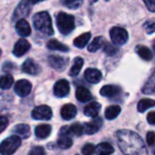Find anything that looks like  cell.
I'll return each mask as SVG.
<instances>
[{"instance_id":"obj_1","label":"cell","mask_w":155,"mask_h":155,"mask_svg":"<svg viewBox=\"0 0 155 155\" xmlns=\"http://www.w3.org/2000/svg\"><path fill=\"white\" fill-rule=\"evenodd\" d=\"M117 141L124 155H148L143 140L132 130H119L117 132Z\"/></svg>"},{"instance_id":"obj_2","label":"cell","mask_w":155,"mask_h":155,"mask_svg":"<svg viewBox=\"0 0 155 155\" xmlns=\"http://www.w3.org/2000/svg\"><path fill=\"white\" fill-rule=\"evenodd\" d=\"M33 24L36 29L46 35L51 36L54 34L50 16L46 11L37 13L33 18Z\"/></svg>"},{"instance_id":"obj_3","label":"cell","mask_w":155,"mask_h":155,"mask_svg":"<svg viewBox=\"0 0 155 155\" xmlns=\"http://www.w3.org/2000/svg\"><path fill=\"white\" fill-rule=\"evenodd\" d=\"M57 26L59 32L63 35H68L75 28V18L72 15L60 12L58 14L57 18Z\"/></svg>"},{"instance_id":"obj_4","label":"cell","mask_w":155,"mask_h":155,"mask_svg":"<svg viewBox=\"0 0 155 155\" xmlns=\"http://www.w3.org/2000/svg\"><path fill=\"white\" fill-rule=\"evenodd\" d=\"M21 145V138L18 135H13L4 140L0 144V154L12 155Z\"/></svg>"},{"instance_id":"obj_5","label":"cell","mask_w":155,"mask_h":155,"mask_svg":"<svg viewBox=\"0 0 155 155\" xmlns=\"http://www.w3.org/2000/svg\"><path fill=\"white\" fill-rule=\"evenodd\" d=\"M110 38L113 44L117 46L124 45L128 41V38H129L128 32L124 28H120V27L112 28L110 31Z\"/></svg>"},{"instance_id":"obj_6","label":"cell","mask_w":155,"mask_h":155,"mask_svg":"<svg viewBox=\"0 0 155 155\" xmlns=\"http://www.w3.org/2000/svg\"><path fill=\"white\" fill-rule=\"evenodd\" d=\"M32 118L40 120H48L52 118V110L47 105H40L32 110Z\"/></svg>"},{"instance_id":"obj_7","label":"cell","mask_w":155,"mask_h":155,"mask_svg":"<svg viewBox=\"0 0 155 155\" xmlns=\"http://www.w3.org/2000/svg\"><path fill=\"white\" fill-rule=\"evenodd\" d=\"M72 139L70 138L69 127L64 126L59 131V137L58 139V145L61 149H68L72 146Z\"/></svg>"},{"instance_id":"obj_8","label":"cell","mask_w":155,"mask_h":155,"mask_svg":"<svg viewBox=\"0 0 155 155\" xmlns=\"http://www.w3.org/2000/svg\"><path fill=\"white\" fill-rule=\"evenodd\" d=\"M54 95L58 98H64L69 93V83L66 80H59L54 85Z\"/></svg>"},{"instance_id":"obj_9","label":"cell","mask_w":155,"mask_h":155,"mask_svg":"<svg viewBox=\"0 0 155 155\" xmlns=\"http://www.w3.org/2000/svg\"><path fill=\"white\" fill-rule=\"evenodd\" d=\"M32 90V84L28 80H20L15 84V92L19 97L28 96Z\"/></svg>"},{"instance_id":"obj_10","label":"cell","mask_w":155,"mask_h":155,"mask_svg":"<svg viewBox=\"0 0 155 155\" xmlns=\"http://www.w3.org/2000/svg\"><path fill=\"white\" fill-rule=\"evenodd\" d=\"M68 63V58H65L63 57H59V56H55V55H51L48 57V64L51 68H53L54 69L58 70V71H62L66 68L67 65Z\"/></svg>"},{"instance_id":"obj_11","label":"cell","mask_w":155,"mask_h":155,"mask_svg":"<svg viewBox=\"0 0 155 155\" xmlns=\"http://www.w3.org/2000/svg\"><path fill=\"white\" fill-rule=\"evenodd\" d=\"M30 6L31 4L28 2L27 0H22L20 4L18 6L17 9L15 10L14 16H13V20H19L21 18H24L28 16L30 12Z\"/></svg>"},{"instance_id":"obj_12","label":"cell","mask_w":155,"mask_h":155,"mask_svg":"<svg viewBox=\"0 0 155 155\" xmlns=\"http://www.w3.org/2000/svg\"><path fill=\"white\" fill-rule=\"evenodd\" d=\"M30 49V44L29 42L25 38H20L14 46L13 48V54L16 57H22L24 56L28 50Z\"/></svg>"},{"instance_id":"obj_13","label":"cell","mask_w":155,"mask_h":155,"mask_svg":"<svg viewBox=\"0 0 155 155\" xmlns=\"http://www.w3.org/2000/svg\"><path fill=\"white\" fill-rule=\"evenodd\" d=\"M102 126V120L100 117H95L94 120H92L91 122H87L83 125L84 128V133L86 134H94L97 131H99V130L101 128Z\"/></svg>"},{"instance_id":"obj_14","label":"cell","mask_w":155,"mask_h":155,"mask_svg":"<svg viewBox=\"0 0 155 155\" xmlns=\"http://www.w3.org/2000/svg\"><path fill=\"white\" fill-rule=\"evenodd\" d=\"M22 70H23V72L29 74V75H38L41 71V68H40L39 65L38 63H36L33 59L28 58L23 63Z\"/></svg>"},{"instance_id":"obj_15","label":"cell","mask_w":155,"mask_h":155,"mask_svg":"<svg viewBox=\"0 0 155 155\" xmlns=\"http://www.w3.org/2000/svg\"><path fill=\"white\" fill-rule=\"evenodd\" d=\"M84 76H85L86 81H89L90 83H92V84L99 83L102 79L101 72L97 68H88V69H86Z\"/></svg>"},{"instance_id":"obj_16","label":"cell","mask_w":155,"mask_h":155,"mask_svg":"<svg viewBox=\"0 0 155 155\" xmlns=\"http://www.w3.org/2000/svg\"><path fill=\"white\" fill-rule=\"evenodd\" d=\"M16 30H17V33L20 37H23V38L28 37L31 33L30 26L28 23V21L24 18L18 20V22L16 24Z\"/></svg>"},{"instance_id":"obj_17","label":"cell","mask_w":155,"mask_h":155,"mask_svg":"<svg viewBox=\"0 0 155 155\" xmlns=\"http://www.w3.org/2000/svg\"><path fill=\"white\" fill-rule=\"evenodd\" d=\"M120 92H121L120 88L115 85H106V86H103L101 90V96L107 97V98H114L118 96Z\"/></svg>"},{"instance_id":"obj_18","label":"cell","mask_w":155,"mask_h":155,"mask_svg":"<svg viewBox=\"0 0 155 155\" xmlns=\"http://www.w3.org/2000/svg\"><path fill=\"white\" fill-rule=\"evenodd\" d=\"M61 117L66 120H72L77 114V108L73 104H66L61 108Z\"/></svg>"},{"instance_id":"obj_19","label":"cell","mask_w":155,"mask_h":155,"mask_svg":"<svg viewBox=\"0 0 155 155\" xmlns=\"http://www.w3.org/2000/svg\"><path fill=\"white\" fill-rule=\"evenodd\" d=\"M101 109V105L99 102L93 101V102L89 103L85 107V109H84V114L86 116H89V117H91V118H95V117L98 116Z\"/></svg>"},{"instance_id":"obj_20","label":"cell","mask_w":155,"mask_h":155,"mask_svg":"<svg viewBox=\"0 0 155 155\" xmlns=\"http://www.w3.org/2000/svg\"><path fill=\"white\" fill-rule=\"evenodd\" d=\"M76 97L78 99V101L81 102H88L89 101H91L92 99L91 93L90 92V91L84 87H79L76 91Z\"/></svg>"},{"instance_id":"obj_21","label":"cell","mask_w":155,"mask_h":155,"mask_svg":"<svg viewBox=\"0 0 155 155\" xmlns=\"http://www.w3.org/2000/svg\"><path fill=\"white\" fill-rule=\"evenodd\" d=\"M51 133V126L48 124H40L36 127L35 134L39 139H46Z\"/></svg>"},{"instance_id":"obj_22","label":"cell","mask_w":155,"mask_h":155,"mask_svg":"<svg viewBox=\"0 0 155 155\" xmlns=\"http://www.w3.org/2000/svg\"><path fill=\"white\" fill-rule=\"evenodd\" d=\"M142 92L144 94H153L155 93V69L150 76L148 81L142 88Z\"/></svg>"},{"instance_id":"obj_23","label":"cell","mask_w":155,"mask_h":155,"mask_svg":"<svg viewBox=\"0 0 155 155\" xmlns=\"http://www.w3.org/2000/svg\"><path fill=\"white\" fill-rule=\"evenodd\" d=\"M91 38V32H86L81 36L78 37L75 40H74V45L75 47L79 48H83L86 47V45L88 44L89 40Z\"/></svg>"},{"instance_id":"obj_24","label":"cell","mask_w":155,"mask_h":155,"mask_svg":"<svg viewBox=\"0 0 155 155\" xmlns=\"http://www.w3.org/2000/svg\"><path fill=\"white\" fill-rule=\"evenodd\" d=\"M83 64H84V60L81 57H78L74 59V63L69 70V75L71 77H75V76H78L80 73V71L81 70L82 67H83Z\"/></svg>"},{"instance_id":"obj_25","label":"cell","mask_w":155,"mask_h":155,"mask_svg":"<svg viewBox=\"0 0 155 155\" xmlns=\"http://www.w3.org/2000/svg\"><path fill=\"white\" fill-rule=\"evenodd\" d=\"M113 151L114 148L108 142H101L96 147V153L99 155H110Z\"/></svg>"},{"instance_id":"obj_26","label":"cell","mask_w":155,"mask_h":155,"mask_svg":"<svg viewBox=\"0 0 155 155\" xmlns=\"http://www.w3.org/2000/svg\"><path fill=\"white\" fill-rule=\"evenodd\" d=\"M13 130L19 137L28 138L30 135V127L28 124H18L14 127Z\"/></svg>"},{"instance_id":"obj_27","label":"cell","mask_w":155,"mask_h":155,"mask_svg":"<svg viewBox=\"0 0 155 155\" xmlns=\"http://www.w3.org/2000/svg\"><path fill=\"white\" fill-rule=\"evenodd\" d=\"M47 47L48 49H51V50H58V51H63V52H67L69 50L68 47H67L66 45H64L63 43L56 39L49 40L47 44Z\"/></svg>"},{"instance_id":"obj_28","label":"cell","mask_w":155,"mask_h":155,"mask_svg":"<svg viewBox=\"0 0 155 155\" xmlns=\"http://www.w3.org/2000/svg\"><path fill=\"white\" fill-rule=\"evenodd\" d=\"M14 83V79L10 74H6L0 77V89L9 90Z\"/></svg>"},{"instance_id":"obj_29","label":"cell","mask_w":155,"mask_h":155,"mask_svg":"<svg viewBox=\"0 0 155 155\" xmlns=\"http://www.w3.org/2000/svg\"><path fill=\"white\" fill-rule=\"evenodd\" d=\"M136 52L142 59L147 60V61L151 60L153 58L152 52L147 47H144V46H138L136 48Z\"/></svg>"},{"instance_id":"obj_30","label":"cell","mask_w":155,"mask_h":155,"mask_svg":"<svg viewBox=\"0 0 155 155\" xmlns=\"http://www.w3.org/2000/svg\"><path fill=\"white\" fill-rule=\"evenodd\" d=\"M105 43V39L103 37H97L93 39V41L89 45L88 47V50L90 52H96L97 50H99L100 48H101L104 46Z\"/></svg>"},{"instance_id":"obj_31","label":"cell","mask_w":155,"mask_h":155,"mask_svg":"<svg viewBox=\"0 0 155 155\" xmlns=\"http://www.w3.org/2000/svg\"><path fill=\"white\" fill-rule=\"evenodd\" d=\"M155 107V101L150 99H142L139 101L137 109L139 112H144L150 108Z\"/></svg>"},{"instance_id":"obj_32","label":"cell","mask_w":155,"mask_h":155,"mask_svg":"<svg viewBox=\"0 0 155 155\" xmlns=\"http://www.w3.org/2000/svg\"><path fill=\"white\" fill-rule=\"evenodd\" d=\"M120 113V107L118 105H112L106 109L105 117L107 120H114Z\"/></svg>"},{"instance_id":"obj_33","label":"cell","mask_w":155,"mask_h":155,"mask_svg":"<svg viewBox=\"0 0 155 155\" xmlns=\"http://www.w3.org/2000/svg\"><path fill=\"white\" fill-rule=\"evenodd\" d=\"M62 3L69 9H78L82 5L83 0H62Z\"/></svg>"},{"instance_id":"obj_34","label":"cell","mask_w":155,"mask_h":155,"mask_svg":"<svg viewBox=\"0 0 155 155\" xmlns=\"http://www.w3.org/2000/svg\"><path fill=\"white\" fill-rule=\"evenodd\" d=\"M70 134H73L75 136H81L82 133H84V128L81 123H73L71 126H69Z\"/></svg>"},{"instance_id":"obj_35","label":"cell","mask_w":155,"mask_h":155,"mask_svg":"<svg viewBox=\"0 0 155 155\" xmlns=\"http://www.w3.org/2000/svg\"><path fill=\"white\" fill-rule=\"evenodd\" d=\"M103 50L104 52L109 55V56H114L117 54L118 52V48L117 47H115L114 45L112 44H110V43H106L104 46H103Z\"/></svg>"},{"instance_id":"obj_36","label":"cell","mask_w":155,"mask_h":155,"mask_svg":"<svg viewBox=\"0 0 155 155\" xmlns=\"http://www.w3.org/2000/svg\"><path fill=\"white\" fill-rule=\"evenodd\" d=\"M143 28L147 34H152L155 32V19L148 20L144 23Z\"/></svg>"},{"instance_id":"obj_37","label":"cell","mask_w":155,"mask_h":155,"mask_svg":"<svg viewBox=\"0 0 155 155\" xmlns=\"http://www.w3.org/2000/svg\"><path fill=\"white\" fill-rule=\"evenodd\" d=\"M96 151V147L91 143H87L82 148L83 155H92Z\"/></svg>"},{"instance_id":"obj_38","label":"cell","mask_w":155,"mask_h":155,"mask_svg":"<svg viewBox=\"0 0 155 155\" xmlns=\"http://www.w3.org/2000/svg\"><path fill=\"white\" fill-rule=\"evenodd\" d=\"M28 155H46V153H45V150L43 147L36 146L30 150Z\"/></svg>"},{"instance_id":"obj_39","label":"cell","mask_w":155,"mask_h":155,"mask_svg":"<svg viewBox=\"0 0 155 155\" xmlns=\"http://www.w3.org/2000/svg\"><path fill=\"white\" fill-rule=\"evenodd\" d=\"M8 126V120L5 116H0V133H2Z\"/></svg>"},{"instance_id":"obj_40","label":"cell","mask_w":155,"mask_h":155,"mask_svg":"<svg viewBox=\"0 0 155 155\" xmlns=\"http://www.w3.org/2000/svg\"><path fill=\"white\" fill-rule=\"evenodd\" d=\"M146 140L149 146H153L155 144V132L149 131L146 135Z\"/></svg>"},{"instance_id":"obj_41","label":"cell","mask_w":155,"mask_h":155,"mask_svg":"<svg viewBox=\"0 0 155 155\" xmlns=\"http://www.w3.org/2000/svg\"><path fill=\"white\" fill-rule=\"evenodd\" d=\"M145 6L150 12H155V0H143Z\"/></svg>"},{"instance_id":"obj_42","label":"cell","mask_w":155,"mask_h":155,"mask_svg":"<svg viewBox=\"0 0 155 155\" xmlns=\"http://www.w3.org/2000/svg\"><path fill=\"white\" fill-rule=\"evenodd\" d=\"M147 120L150 124L155 125V111H150L147 115Z\"/></svg>"},{"instance_id":"obj_43","label":"cell","mask_w":155,"mask_h":155,"mask_svg":"<svg viewBox=\"0 0 155 155\" xmlns=\"http://www.w3.org/2000/svg\"><path fill=\"white\" fill-rule=\"evenodd\" d=\"M28 2H29L31 5H35V4H38V3H40L42 1H44V0H27Z\"/></svg>"},{"instance_id":"obj_44","label":"cell","mask_w":155,"mask_h":155,"mask_svg":"<svg viewBox=\"0 0 155 155\" xmlns=\"http://www.w3.org/2000/svg\"><path fill=\"white\" fill-rule=\"evenodd\" d=\"M90 1H91V4H93V3L97 2V0H90Z\"/></svg>"},{"instance_id":"obj_45","label":"cell","mask_w":155,"mask_h":155,"mask_svg":"<svg viewBox=\"0 0 155 155\" xmlns=\"http://www.w3.org/2000/svg\"><path fill=\"white\" fill-rule=\"evenodd\" d=\"M153 49H154V52H155V43L153 44Z\"/></svg>"},{"instance_id":"obj_46","label":"cell","mask_w":155,"mask_h":155,"mask_svg":"<svg viewBox=\"0 0 155 155\" xmlns=\"http://www.w3.org/2000/svg\"><path fill=\"white\" fill-rule=\"evenodd\" d=\"M0 56H1V49H0Z\"/></svg>"},{"instance_id":"obj_47","label":"cell","mask_w":155,"mask_h":155,"mask_svg":"<svg viewBox=\"0 0 155 155\" xmlns=\"http://www.w3.org/2000/svg\"><path fill=\"white\" fill-rule=\"evenodd\" d=\"M153 153H154V155H155V150H154V152H153Z\"/></svg>"}]
</instances>
